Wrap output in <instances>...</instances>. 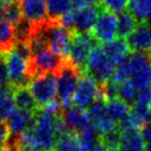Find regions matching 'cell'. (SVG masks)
Masks as SVG:
<instances>
[{
	"instance_id": "1",
	"label": "cell",
	"mask_w": 151,
	"mask_h": 151,
	"mask_svg": "<svg viewBox=\"0 0 151 151\" xmlns=\"http://www.w3.org/2000/svg\"><path fill=\"white\" fill-rule=\"evenodd\" d=\"M68 62V58L54 53L50 47H43L31 54L29 60V72L31 80L46 74L58 76Z\"/></svg>"
},
{
	"instance_id": "2",
	"label": "cell",
	"mask_w": 151,
	"mask_h": 151,
	"mask_svg": "<svg viewBox=\"0 0 151 151\" xmlns=\"http://www.w3.org/2000/svg\"><path fill=\"white\" fill-rule=\"evenodd\" d=\"M47 45L54 53L68 58L75 31L65 28L60 19H47L42 24Z\"/></svg>"
},
{
	"instance_id": "3",
	"label": "cell",
	"mask_w": 151,
	"mask_h": 151,
	"mask_svg": "<svg viewBox=\"0 0 151 151\" xmlns=\"http://www.w3.org/2000/svg\"><path fill=\"white\" fill-rule=\"evenodd\" d=\"M82 72L76 68L68 59V62L60 72L58 77V96L62 109L68 108L73 104V95L76 89Z\"/></svg>"
},
{
	"instance_id": "4",
	"label": "cell",
	"mask_w": 151,
	"mask_h": 151,
	"mask_svg": "<svg viewBox=\"0 0 151 151\" xmlns=\"http://www.w3.org/2000/svg\"><path fill=\"white\" fill-rule=\"evenodd\" d=\"M85 70L88 75L94 77L101 84H104L113 80L116 65L107 58L103 47L96 45L89 54Z\"/></svg>"
},
{
	"instance_id": "5",
	"label": "cell",
	"mask_w": 151,
	"mask_h": 151,
	"mask_svg": "<svg viewBox=\"0 0 151 151\" xmlns=\"http://www.w3.org/2000/svg\"><path fill=\"white\" fill-rule=\"evenodd\" d=\"M4 62L8 72L9 85L12 88L28 86L31 82L29 72V60L19 54L16 50H12L4 54Z\"/></svg>"
},
{
	"instance_id": "6",
	"label": "cell",
	"mask_w": 151,
	"mask_h": 151,
	"mask_svg": "<svg viewBox=\"0 0 151 151\" xmlns=\"http://www.w3.org/2000/svg\"><path fill=\"white\" fill-rule=\"evenodd\" d=\"M54 74H46L34 77L29 83V88L34 99L38 104L39 109L44 108L46 105L55 101L58 94V81Z\"/></svg>"
},
{
	"instance_id": "7",
	"label": "cell",
	"mask_w": 151,
	"mask_h": 151,
	"mask_svg": "<svg viewBox=\"0 0 151 151\" xmlns=\"http://www.w3.org/2000/svg\"><path fill=\"white\" fill-rule=\"evenodd\" d=\"M96 40L92 33H77L75 32L71 44L68 59L72 64L81 72L85 70L88 58L92 50L96 46Z\"/></svg>"
},
{
	"instance_id": "8",
	"label": "cell",
	"mask_w": 151,
	"mask_h": 151,
	"mask_svg": "<svg viewBox=\"0 0 151 151\" xmlns=\"http://www.w3.org/2000/svg\"><path fill=\"white\" fill-rule=\"evenodd\" d=\"M101 98V84L91 75H83L78 80L73 95V104L82 109L89 108Z\"/></svg>"
},
{
	"instance_id": "9",
	"label": "cell",
	"mask_w": 151,
	"mask_h": 151,
	"mask_svg": "<svg viewBox=\"0 0 151 151\" xmlns=\"http://www.w3.org/2000/svg\"><path fill=\"white\" fill-rule=\"evenodd\" d=\"M92 35L97 42L109 43L118 35V18L101 8L99 16L92 30Z\"/></svg>"
},
{
	"instance_id": "10",
	"label": "cell",
	"mask_w": 151,
	"mask_h": 151,
	"mask_svg": "<svg viewBox=\"0 0 151 151\" xmlns=\"http://www.w3.org/2000/svg\"><path fill=\"white\" fill-rule=\"evenodd\" d=\"M88 115L91 118L93 128L96 130L98 136H105V134L115 131L117 122H115L111 116L109 115L106 101L99 98L88 108Z\"/></svg>"
},
{
	"instance_id": "11",
	"label": "cell",
	"mask_w": 151,
	"mask_h": 151,
	"mask_svg": "<svg viewBox=\"0 0 151 151\" xmlns=\"http://www.w3.org/2000/svg\"><path fill=\"white\" fill-rule=\"evenodd\" d=\"M61 116L63 118L66 128L72 132L80 134L87 130L89 127H92L88 111L76 106H71L68 108L62 109Z\"/></svg>"
},
{
	"instance_id": "12",
	"label": "cell",
	"mask_w": 151,
	"mask_h": 151,
	"mask_svg": "<svg viewBox=\"0 0 151 151\" xmlns=\"http://www.w3.org/2000/svg\"><path fill=\"white\" fill-rule=\"evenodd\" d=\"M22 18L32 24L43 23L49 19L45 0H18Z\"/></svg>"
},
{
	"instance_id": "13",
	"label": "cell",
	"mask_w": 151,
	"mask_h": 151,
	"mask_svg": "<svg viewBox=\"0 0 151 151\" xmlns=\"http://www.w3.org/2000/svg\"><path fill=\"white\" fill-rule=\"evenodd\" d=\"M101 10L96 6L76 9L74 11V31L77 33H89L94 28Z\"/></svg>"
},
{
	"instance_id": "14",
	"label": "cell",
	"mask_w": 151,
	"mask_h": 151,
	"mask_svg": "<svg viewBox=\"0 0 151 151\" xmlns=\"http://www.w3.org/2000/svg\"><path fill=\"white\" fill-rule=\"evenodd\" d=\"M35 119V113L18 108L8 119V126L12 136H18L32 127Z\"/></svg>"
},
{
	"instance_id": "15",
	"label": "cell",
	"mask_w": 151,
	"mask_h": 151,
	"mask_svg": "<svg viewBox=\"0 0 151 151\" xmlns=\"http://www.w3.org/2000/svg\"><path fill=\"white\" fill-rule=\"evenodd\" d=\"M148 118L149 108L139 104H134L130 108L128 116L120 122V127L122 130H138L140 127H143L147 124Z\"/></svg>"
},
{
	"instance_id": "16",
	"label": "cell",
	"mask_w": 151,
	"mask_h": 151,
	"mask_svg": "<svg viewBox=\"0 0 151 151\" xmlns=\"http://www.w3.org/2000/svg\"><path fill=\"white\" fill-rule=\"evenodd\" d=\"M103 50L115 65H119L130 55V46L125 39H115L106 43Z\"/></svg>"
},
{
	"instance_id": "17",
	"label": "cell",
	"mask_w": 151,
	"mask_h": 151,
	"mask_svg": "<svg viewBox=\"0 0 151 151\" xmlns=\"http://www.w3.org/2000/svg\"><path fill=\"white\" fill-rule=\"evenodd\" d=\"M128 44L134 52L148 53L151 50V31L146 22L137 27L134 33L128 38Z\"/></svg>"
},
{
	"instance_id": "18",
	"label": "cell",
	"mask_w": 151,
	"mask_h": 151,
	"mask_svg": "<svg viewBox=\"0 0 151 151\" xmlns=\"http://www.w3.org/2000/svg\"><path fill=\"white\" fill-rule=\"evenodd\" d=\"M119 147L124 151H145L146 142L142 134L138 130H122Z\"/></svg>"
},
{
	"instance_id": "19",
	"label": "cell",
	"mask_w": 151,
	"mask_h": 151,
	"mask_svg": "<svg viewBox=\"0 0 151 151\" xmlns=\"http://www.w3.org/2000/svg\"><path fill=\"white\" fill-rule=\"evenodd\" d=\"M17 42L16 27L7 20H0V54H7L14 49Z\"/></svg>"
},
{
	"instance_id": "20",
	"label": "cell",
	"mask_w": 151,
	"mask_h": 151,
	"mask_svg": "<svg viewBox=\"0 0 151 151\" xmlns=\"http://www.w3.org/2000/svg\"><path fill=\"white\" fill-rule=\"evenodd\" d=\"M13 89V97L16 101V106L20 109L29 110L37 113L39 110L38 104L34 99L32 93L28 86H21V87H16Z\"/></svg>"
},
{
	"instance_id": "21",
	"label": "cell",
	"mask_w": 151,
	"mask_h": 151,
	"mask_svg": "<svg viewBox=\"0 0 151 151\" xmlns=\"http://www.w3.org/2000/svg\"><path fill=\"white\" fill-rule=\"evenodd\" d=\"M14 110L16 101L12 87L10 85L0 87V120H8Z\"/></svg>"
},
{
	"instance_id": "22",
	"label": "cell",
	"mask_w": 151,
	"mask_h": 151,
	"mask_svg": "<svg viewBox=\"0 0 151 151\" xmlns=\"http://www.w3.org/2000/svg\"><path fill=\"white\" fill-rule=\"evenodd\" d=\"M118 35L120 39L129 38L138 27V20L130 11H124L118 16Z\"/></svg>"
},
{
	"instance_id": "23",
	"label": "cell",
	"mask_w": 151,
	"mask_h": 151,
	"mask_svg": "<svg viewBox=\"0 0 151 151\" xmlns=\"http://www.w3.org/2000/svg\"><path fill=\"white\" fill-rule=\"evenodd\" d=\"M54 151H83L80 134L72 131L62 134L56 141Z\"/></svg>"
},
{
	"instance_id": "24",
	"label": "cell",
	"mask_w": 151,
	"mask_h": 151,
	"mask_svg": "<svg viewBox=\"0 0 151 151\" xmlns=\"http://www.w3.org/2000/svg\"><path fill=\"white\" fill-rule=\"evenodd\" d=\"M106 107H107L109 115L111 116V118L115 122H122L128 116V114L130 111L128 104L118 97L106 101Z\"/></svg>"
},
{
	"instance_id": "25",
	"label": "cell",
	"mask_w": 151,
	"mask_h": 151,
	"mask_svg": "<svg viewBox=\"0 0 151 151\" xmlns=\"http://www.w3.org/2000/svg\"><path fill=\"white\" fill-rule=\"evenodd\" d=\"M130 12L140 22L151 19V0H129Z\"/></svg>"
},
{
	"instance_id": "26",
	"label": "cell",
	"mask_w": 151,
	"mask_h": 151,
	"mask_svg": "<svg viewBox=\"0 0 151 151\" xmlns=\"http://www.w3.org/2000/svg\"><path fill=\"white\" fill-rule=\"evenodd\" d=\"M50 19H60L65 13L71 11L72 0H45Z\"/></svg>"
},
{
	"instance_id": "27",
	"label": "cell",
	"mask_w": 151,
	"mask_h": 151,
	"mask_svg": "<svg viewBox=\"0 0 151 151\" xmlns=\"http://www.w3.org/2000/svg\"><path fill=\"white\" fill-rule=\"evenodd\" d=\"M137 94H138V89L130 80L124 81L117 84V97L122 101H126L127 104L136 101Z\"/></svg>"
},
{
	"instance_id": "28",
	"label": "cell",
	"mask_w": 151,
	"mask_h": 151,
	"mask_svg": "<svg viewBox=\"0 0 151 151\" xmlns=\"http://www.w3.org/2000/svg\"><path fill=\"white\" fill-rule=\"evenodd\" d=\"M130 81L136 86L138 91H141L143 88L151 86V66L150 64L143 67L142 70L138 71L134 75L131 76Z\"/></svg>"
},
{
	"instance_id": "29",
	"label": "cell",
	"mask_w": 151,
	"mask_h": 151,
	"mask_svg": "<svg viewBox=\"0 0 151 151\" xmlns=\"http://www.w3.org/2000/svg\"><path fill=\"white\" fill-rule=\"evenodd\" d=\"M129 0H101V7L111 13H122L125 11Z\"/></svg>"
},
{
	"instance_id": "30",
	"label": "cell",
	"mask_w": 151,
	"mask_h": 151,
	"mask_svg": "<svg viewBox=\"0 0 151 151\" xmlns=\"http://www.w3.org/2000/svg\"><path fill=\"white\" fill-rule=\"evenodd\" d=\"M11 137L12 136L8 124L4 120H0V151L8 146Z\"/></svg>"
},
{
	"instance_id": "31",
	"label": "cell",
	"mask_w": 151,
	"mask_h": 151,
	"mask_svg": "<svg viewBox=\"0 0 151 151\" xmlns=\"http://www.w3.org/2000/svg\"><path fill=\"white\" fill-rule=\"evenodd\" d=\"M101 139L103 140V142H104V145L106 146L107 149L118 148L119 140H120V134L117 132V130H115V131H111V132L101 137Z\"/></svg>"
},
{
	"instance_id": "32",
	"label": "cell",
	"mask_w": 151,
	"mask_h": 151,
	"mask_svg": "<svg viewBox=\"0 0 151 151\" xmlns=\"http://www.w3.org/2000/svg\"><path fill=\"white\" fill-rule=\"evenodd\" d=\"M136 104H139L145 107H150L151 106V86L146 87L138 91L137 94V98H136Z\"/></svg>"
},
{
	"instance_id": "33",
	"label": "cell",
	"mask_w": 151,
	"mask_h": 151,
	"mask_svg": "<svg viewBox=\"0 0 151 151\" xmlns=\"http://www.w3.org/2000/svg\"><path fill=\"white\" fill-rule=\"evenodd\" d=\"M8 72H7V66H6V62H4V56L0 54V87L8 86Z\"/></svg>"
},
{
	"instance_id": "34",
	"label": "cell",
	"mask_w": 151,
	"mask_h": 151,
	"mask_svg": "<svg viewBox=\"0 0 151 151\" xmlns=\"http://www.w3.org/2000/svg\"><path fill=\"white\" fill-rule=\"evenodd\" d=\"M141 134H142L145 142H146L145 151H151V122H147V124L142 127Z\"/></svg>"
},
{
	"instance_id": "35",
	"label": "cell",
	"mask_w": 151,
	"mask_h": 151,
	"mask_svg": "<svg viewBox=\"0 0 151 151\" xmlns=\"http://www.w3.org/2000/svg\"><path fill=\"white\" fill-rule=\"evenodd\" d=\"M101 0H72V4L75 9L85 8V7H92L98 4Z\"/></svg>"
},
{
	"instance_id": "36",
	"label": "cell",
	"mask_w": 151,
	"mask_h": 151,
	"mask_svg": "<svg viewBox=\"0 0 151 151\" xmlns=\"http://www.w3.org/2000/svg\"><path fill=\"white\" fill-rule=\"evenodd\" d=\"M1 151H19V148H18L17 145H16V143L13 142L12 140L10 139V142H9V145L4 148V149H2Z\"/></svg>"
},
{
	"instance_id": "37",
	"label": "cell",
	"mask_w": 151,
	"mask_h": 151,
	"mask_svg": "<svg viewBox=\"0 0 151 151\" xmlns=\"http://www.w3.org/2000/svg\"><path fill=\"white\" fill-rule=\"evenodd\" d=\"M19 151H42V150L33 147H20L19 148Z\"/></svg>"
},
{
	"instance_id": "38",
	"label": "cell",
	"mask_w": 151,
	"mask_h": 151,
	"mask_svg": "<svg viewBox=\"0 0 151 151\" xmlns=\"http://www.w3.org/2000/svg\"><path fill=\"white\" fill-rule=\"evenodd\" d=\"M107 151H124V150H122L120 148H113V149H108Z\"/></svg>"
},
{
	"instance_id": "39",
	"label": "cell",
	"mask_w": 151,
	"mask_h": 151,
	"mask_svg": "<svg viewBox=\"0 0 151 151\" xmlns=\"http://www.w3.org/2000/svg\"><path fill=\"white\" fill-rule=\"evenodd\" d=\"M146 24L148 25V28L150 29V31H151V19L150 20H148V21H146Z\"/></svg>"
},
{
	"instance_id": "40",
	"label": "cell",
	"mask_w": 151,
	"mask_h": 151,
	"mask_svg": "<svg viewBox=\"0 0 151 151\" xmlns=\"http://www.w3.org/2000/svg\"><path fill=\"white\" fill-rule=\"evenodd\" d=\"M149 117L151 118V106L149 107Z\"/></svg>"
},
{
	"instance_id": "41",
	"label": "cell",
	"mask_w": 151,
	"mask_h": 151,
	"mask_svg": "<svg viewBox=\"0 0 151 151\" xmlns=\"http://www.w3.org/2000/svg\"><path fill=\"white\" fill-rule=\"evenodd\" d=\"M149 64H150V66H151V55H150V58H149Z\"/></svg>"
},
{
	"instance_id": "42",
	"label": "cell",
	"mask_w": 151,
	"mask_h": 151,
	"mask_svg": "<svg viewBox=\"0 0 151 151\" xmlns=\"http://www.w3.org/2000/svg\"><path fill=\"white\" fill-rule=\"evenodd\" d=\"M1 17H2V16H1V13H0V18H1Z\"/></svg>"
}]
</instances>
